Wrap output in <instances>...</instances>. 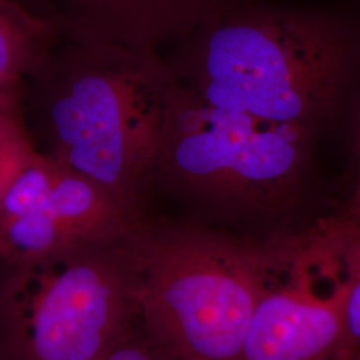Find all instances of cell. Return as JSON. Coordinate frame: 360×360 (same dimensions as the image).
<instances>
[{"mask_svg": "<svg viewBox=\"0 0 360 360\" xmlns=\"http://www.w3.org/2000/svg\"><path fill=\"white\" fill-rule=\"evenodd\" d=\"M169 82L219 108L312 129L333 111L352 53L331 13L230 0L180 38Z\"/></svg>", "mask_w": 360, "mask_h": 360, "instance_id": "6da1fadb", "label": "cell"}, {"mask_svg": "<svg viewBox=\"0 0 360 360\" xmlns=\"http://www.w3.org/2000/svg\"><path fill=\"white\" fill-rule=\"evenodd\" d=\"M53 58L40 65L49 71L47 156L139 212L163 142L165 60L155 50L77 41Z\"/></svg>", "mask_w": 360, "mask_h": 360, "instance_id": "7a4b0ae2", "label": "cell"}, {"mask_svg": "<svg viewBox=\"0 0 360 360\" xmlns=\"http://www.w3.org/2000/svg\"><path fill=\"white\" fill-rule=\"evenodd\" d=\"M283 236L139 223L127 239L138 321L165 359H239Z\"/></svg>", "mask_w": 360, "mask_h": 360, "instance_id": "3957f363", "label": "cell"}, {"mask_svg": "<svg viewBox=\"0 0 360 360\" xmlns=\"http://www.w3.org/2000/svg\"><path fill=\"white\" fill-rule=\"evenodd\" d=\"M127 239L0 269V327L11 360H99L135 328Z\"/></svg>", "mask_w": 360, "mask_h": 360, "instance_id": "277c9868", "label": "cell"}, {"mask_svg": "<svg viewBox=\"0 0 360 360\" xmlns=\"http://www.w3.org/2000/svg\"><path fill=\"white\" fill-rule=\"evenodd\" d=\"M312 129L219 108L168 80L155 176L233 212L267 215L295 200Z\"/></svg>", "mask_w": 360, "mask_h": 360, "instance_id": "5b68a950", "label": "cell"}, {"mask_svg": "<svg viewBox=\"0 0 360 360\" xmlns=\"http://www.w3.org/2000/svg\"><path fill=\"white\" fill-rule=\"evenodd\" d=\"M356 272V235L336 218L284 233L238 360H331Z\"/></svg>", "mask_w": 360, "mask_h": 360, "instance_id": "8992f818", "label": "cell"}, {"mask_svg": "<svg viewBox=\"0 0 360 360\" xmlns=\"http://www.w3.org/2000/svg\"><path fill=\"white\" fill-rule=\"evenodd\" d=\"M141 221L95 183L37 151L0 202V269L123 240Z\"/></svg>", "mask_w": 360, "mask_h": 360, "instance_id": "52a82bcc", "label": "cell"}, {"mask_svg": "<svg viewBox=\"0 0 360 360\" xmlns=\"http://www.w3.org/2000/svg\"><path fill=\"white\" fill-rule=\"evenodd\" d=\"M230 0H31L65 41L155 50L190 34Z\"/></svg>", "mask_w": 360, "mask_h": 360, "instance_id": "ba28073f", "label": "cell"}, {"mask_svg": "<svg viewBox=\"0 0 360 360\" xmlns=\"http://www.w3.org/2000/svg\"><path fill=\"white\" fill-rule=\"evenodd\" d=\"M55 25L15 0H0V90H15L59 43Z\"/></svg>", "mask_w": 360, "mask_h": 360, "instance_id": "9c48e42d", "label": "cell"}, {"mask_svg": "<svg viewBox=\"0 0 360 360\" xmlns=\"http://www.w3.org/2000/svg\"><path fill=\"white\" fill-rule=\"evenodd\" d=\"M354 233L356 235V272L346 304L343 334L333 359L360 352V235Z\"/></svg>", "mask_w": 360, "mask_h": 360, "instance_id": "30bf717a", "label": "cell"}, {"mask_svg": "<svg viewBox=\"0 0 360 360\" xmlns=\"http://www.w3.org/2000/svg\"><path fill=\"white\" fill-rule=\"evenodd\" d=\"M99 360H166L144 333L132 330Z\"/></svg>", "mask_w": 360, "mask_h": 360, "instance_id": "8fae6325", "label": "cell"}, {"mask_svg": "<svg viewBox=\"0 0 360 360\" xmlns=\"http://www.w3.org/2000/svg\"><path fill=\"white\" fill-rule=\"evenodd\" d=\"M32 146L19 119V112L0 115V160Z\"/></svg>", "mask_w": 360, "mask_h": 360, "instance_id": "7c38bea8", "label": "cell"}, {"mask_svg": "<svg viewBox=\"0 0 360 360\" xmlns=\"http://www.w3.org/2000/svg\"><path fill=\"white\" fill-rule=\"evenodd\" d=\"M37 153L35 147H28L19 153L10 155L8 158L0 160V202L13 183L15 176L20 172V169L26 166L27 162Z\"/></svg>", "mask_w": 360, "mask_h": 360, "instance_id": "4fadbf2b", "label": "cell"}, {"mask_svg": "<svg viewBox=\"0 0 360 360\" xmlns=\"http://www.w3.org/2000/svg\"><path fill=\"white\" fill-rule=\"evenodd\" d=\"M336 219L342 221L349 230L360 235V183H358V187L352 195L347 208Z\"/></svg>", "mask_w": 360, "mask_h": 360, "instance_id": "5bb4252c", "label": "cell"}, {"mask_svg": "<svg viewBox=\"0 0 360 360\" xmlns=\"http://www.w3.org/2000/svg\"><path fill=\"white\" fill-rule=\"evenodd\" d=\"M18 112L15 90H0V115Z\"/></svg>", "mask_w": 360, "mask_h": 360, "instance_id": "9a60e30c", "label": "cell"}, {"mask_svg": "<svg viewBox=\"0 0 360 360\" xmlns=\"http://www.w3.org/2000/svg\"><path fill=\"white\" fill-rule=\"evenodd\" d=\"M354 159H355V166L358 168L360 183V108L359 112H358L356 127H355V138H354Z\"/></svg>", "mask_w": 360, "mask_h": 360, "instance_id": "2e32d148", "label": "cell"}, {"mask_svg": "<svg viewBox=\"0 0 360 360\" xmlns=\"http://www.w3.org/2000/svg\"><path fill=\"white\" fill-rule=\"evenodd\" d=\"M333 360H360V352H355V354H351V355H347V356H342V358Z\"/></svg>", "mask_w": 360, "mask_h": 360, "instance_id": "e0dca14e", "label": "cell"}, {"mask_svg": "<svg viewBox=\"0 0 360 360\" xmlns=\"http://www.w3.org/2000/svg\"><path fill=\"white\" fill-rule=\"evenodd\" d=\"M15 1H18V3L23 4L25 7H27V8H30V10H31V0H15ZM31 11H32V10H31Z\"/></svg>", "mask_w": 360, "mask_h": 360, "instance_id": "ac0fdd59", "label": "cell"}]
</instances>
